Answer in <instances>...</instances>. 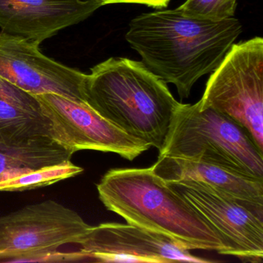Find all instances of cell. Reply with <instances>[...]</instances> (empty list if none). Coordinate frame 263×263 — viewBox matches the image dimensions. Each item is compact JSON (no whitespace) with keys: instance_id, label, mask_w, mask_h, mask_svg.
<instances>
[{"instance_id":"obj_1","label":"cell","mask_w":263,"mask_h":263,"mask_svg":"<svg viewBox=\"0 0 263 263\" xmlns=\"http://www.w3.org/2000/svg\"><path fill=\"white\" fill-rule=\"evenodd\" d=\"M241 32L242 25L235 16L211 21L189 17L175 9L134 18L125 40L141 62L174 84L184 100L201 77L217 68Z\"/></svg>"},{"instance_id":"obj_2","label":"cell","mask_w":263,"mask_h":263,"mask_svg":"<svg viewBox=\"0 0 263 263\" xmlns=\"http://www.w3.org/2000/svg\"><path fill=\"white\" fill-rule=\"evenodd\" d=\"M97 189L106 209L128 224L162 234L189 251L222 252L212 228L152 167L110 169Z\"/></svg>"},{"instance_id":"obj_3","label":"cell","mask_w":263,"mask_h":263,"mask_svg":"<svg viewBox=\"0 0 263 263\" xmlns=\"http://www.w3.org/2000/svg\"><path fill=\"white\" fill-rule=\"evenodd\" d=\"M86 102L127 135L161 150L180 104L141 61L110 58L87 74Z\"/></svg>"},{"instance_id":"obj_4","label":"cell","mask_w":263,"mask_h":263,"mask_svg":"<svg viewBox=\"0 0 263 263\" xmlns=\"http://www.w3.org/2000/svg\"><path fill=\"white\" fill-rule=\"evenodd\" d=\"M159 155L198 160L263 178V151L249 132L199 102L180 103Z\"/></svg>"},{"instance_id":"obj_5","label":"cell","mask_w":263,"mask_h":263,"mask_svg":"<svg viewBox=\"0 0 263 263\" xmlns=\"http://www.w3.org/2000/svg\"><path fill=\"white\" fill-rule=\"evenodd\" d=\"M199 102L244 127L263 151V39L234 44L212 72Z\"/></svg>"},{"instance_id":"obj_6","label":"cell","mask_w":263,"mask_h":263,"mask_svg":"<svg viewBox=\"0 0 263 263\" xmlns=\"http://www.w3.org/2000/svg\"><path fill=\"white\" fill-rule=\"evenodd\" d=\"M90 227L78 212L53 200L30 204L0 217V257L58 261V248L78 246Z\"/></svg>"},{"instance_id":"obj_7","label":"cell","mask_w":263,"mask_h":263,"mask_svg":"<svg viewBox=\"0 0 263 263\" xmlns=\"http://www.w3.org/2000/svg\"><path fill=\"white\" fill-rule=\"evenodd\" d=\"M202 217L221 240V255L243 262L263 260V207L192 180L167 182Z\"/></svg>"},{"instance_id":"obj_8","label":"cell","mask_w":263,"mask_h":263,"mask_svg":"<svg viewBox=\"0 0 263 263\" xmlns=\"http://www.w3.org/2000/svg\"><path fill=\"white\" fill-rule=\"evenodd\" d=\"M36 97L51 123L53 139L74 153L80 150L99 151L134 161L151 148L149 144L109 122L87 103L56 93Z\"/></svg>"},{"instance_id":"obj_9","label":"cell","mask_w":263,"mask_h":263,"mask_svg":"<svg viewBox=\"0 0 263 263\" xmlns=\"http://www.w3.org/2000/svg\"><path fill=\"white\" fill-rule=\"evenodd\" d=\"M34 41L0 33V78L37 96L56 93L86 102L87 74L53 61Z\"/></svg>"},{"instance_id":"obj_10","label":"cell","mask_w":263,"mask_h":263,"mask_svg":"<svg viewBox=\"0 0 263 263\" xmlns=\"http://www.w3.org/2000/svg\"><path fill=\"white\" fill-rule=\"evenodd\" d=\"M78 252L96 262H212L192 255L168 237L134 224L102 223L91 226Z\"/></svg>"},{"instance_id":"obj_11","label":"cell","mask_w":263,"mask_h":263,"mask_svg":"<svg viewBox=\"0 0 263 263\" xmlns=\"http://www.w3.org/2000/svg\"><path fill=\"white\" fill-rule=\"evenodd\" d=\"M102 7L93 0H0V28L41 44Z\"/></svg>"},{"instance_id":"obj_12","label":"cell","mask_w":263,"mask_h":263,"mask_svg":"<svg viewBox=\"0 0 263 263\" xmlns=\"http://www.w3.org/2000/svg\"><path fill=\"white\" fill-rule=\"evenodd\" d=\"M151 167L167 182L200 181L237 199L263 207V178L212 163L164 155H159Z\"/></svg>"},{"instance_id":"obj_13","label":"cell","mask_w":263,"mask_h":263,"mask_svg":"<svg viewBox=\"0 0 263 263\" xmlns=\"http://www.w3.org/2000/svg\"><path fill=\"white\" fill-rule=\"evenodd\" d=\"M52 136L51 123L37 98L0 78V142L21 144Z\"/></svg>"},{"instance_id":"obj_14","label":"cell","mask_w":263,"mask_h":263,"mask_svg":"<svg viewBox=\"0 0 263 263\" xmlns=\"http://www.w3.org/2000/svg\"><path fill=\"white\" fill-rule=\"evenodd\" d=\"M74 152L52 138L21 144L0 142V181L71 161Z\"/></svg>"},{"instance_id":"obj_15","label":"cell","mask_w":263,"mask_h":263,"mask_svg":"<svg viewBox=\"0 0 263 263\" xmlns=\"http://www.w3.org/2000/svg\"><path fill=\"white\" fill-rule=\"evenodd\" d=\"M84 168L72 161L31 171L13 178L0 181V192H24L51 185L67 178H73Z\"/></svg>"},{"instance_id":"obj_16","label":"cell","mask_w":263,"mask_h":263,"mask_svg":"<svg viewBox=\"0 0 263 263\" xmlns=\"http://www.w3.org/2000/svg\"><path fill=\"white\" fill-rule=\"evenodd\" d=\"M177 10L189 17L211 21L233 17L235 12L224 0H186Z\"/></svg>"},{"instance_id":"obj_17","label":"cell","mask_w":263,"mask_h":263,"mask_svg":"<svg viewBox=\"0 0 263 263\" xmlns=\"http://www.w3.org/2000/svg\"><path fill=\"white\" fill-rule=\"evenodd\" d=\"M103 6L113 4H132L147 6L154 9H164L168 6L171 0H93Z\"/></svg>"},{"instance_id":"obj_18","label":"cell","mask_w":263,"mask_h":263,"mask_svg":"<svg viewBox=\"0 0 263 263\" xmlns=\"http://www.w3.org/2000/svg\"><path fill=\"white\" fill-rule=\"evenodd\" d=\"M224 1H226V4H227L231 8L235 10H236L237 1H238V0H224Z\"/></svg>"}]
</instances>
